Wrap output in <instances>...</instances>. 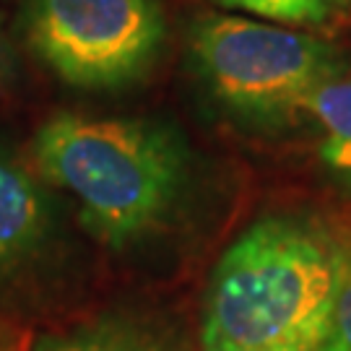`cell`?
<instances>
[{
	"label": "cell",
	"mask_w": 351,
	"mask_h": 351,
	"mask_svg": "<svg viewBox=\"0 0 351 351\" xmlns=\"http://www.w3.org/2000/svg\"><path fill=\"white\" fill-rule=\"evenodd\" d=\"M349 255L320 226L268 216L219 261L203 351H320Z\"/></svg>",
	"instance_id": "1"
},
{
	"label": "cell",
	"mask_w": 351,
	"mask_h": 351,
	"mask_svg": "<svg viewBox=\"0 0 351 351\" xmlns=\"http://www.w3.org/2000/svg\"><path fill=\"white\" fill-rule=\"evenodd\" d=\"M34 162L78 203L88 232L112 247L151 232L185 182L175 136L141 120L58 114L37 130Z\"/></svg>",
	"instance_id": "2"
},
{
	"label": "cell",
	"mask_w": 351,
	"mask_h": 351,
	"mask_svg": "<svg viewBox=\"0 0 351 351\" xmlns=\"http://www.w3.org/2000/svg\"><path fill=\"white\" fill-rule=\"evenodd\" d=\"M190 55L213 97L250 120H281L343 73L339 52L323 39L242 16L198 21Z\"/></svg>",
	"instance_id": "3"
},
{
	"label": "cell",
	"mask_w": 351,
	"mask_h": 351,
	"mask_svg": "<svg viewBox=\"0 0 351 351\" xmlns=\"http://www.w3.org/2000/svg\"><path fill=\"white\" fill-rule=\"evenodd\" d=\"M24 34L58 78L99 91L146 73L167 24L156 0H26Z\"/></svg>",
	"instance_id": "4"
},
{
	"label": "cell",
	"mask_w": 351,
	"mask_h": 351,
	"mask_svg": "<svg viewBox=\"0 0 351 351\" xmlns=\"http://www.w3.org/2000/svg\"><path fill=\"white\" fill-rule=\"evenodd\" d=\"M50 232V206L29 169L0 149V274L26 263Z\"/></svg>",
	"instance_id": "5"
},
{
	"label": "cell",
	"mask_w": 351,
	"mask_h": 351,
	"mask_svg": "<svg viewBox=\"0 0 351 351\" xmlns=\"http://www.w3.org/2000/svg\"><path fill=\"white\" fill-rule=\"evenodd\" d=\"M302 110L313 114L323 130V164L330 169V175H336L346 188H351V75L341 73L317 86Z\"/></svg>",
	"instance_id": "6"
},
{
	"label": "cell",
	"mask_w": 351,
	"mask_h": 351,
	"mask_svg": "<svg viewBox=\"0 0 351 351\" xmlns=\"http://www.w3.org/2000/svg\"><path fill=\"white\" fill-rule=\"evenodd\" d=\"M34 351H175V343L136 320H97L68 333L47 336Z\"/></svg>",
	"instance_id": "7"
},
{
	"label": "cell",
	"mask_w": 351,
	"mask_h": 351,
	"mask_svg": "<svg viewBox=\"0 0 351 351\" xmlns=\"http://www.w3.org/2000/svg\"><path fill=\"white\" fill-rule=\"evenodd\" d=\"M226 8L252 13L278 24H326L336 19L349 0H219Z\"/></svg>",
	"instance_id": "8"
},
{
	"label": "cell",
	"mask_w": 351,
	"mask_h": 351,
	"mask_svg": "<svg viewBox=\"0 0 351 351\" xmlns=\"http://www.w3.org/2000/svg\"><path fill=\"white\" fill-rule=\"evenodd\" d=\"M320 351H351V258L341 278L333 315H330V328Z\"/></svg>",
	"instance_id": "9"
},
{
	"label": "cell",
	"mask_w": 351,
	"mask_h": 351,
	"mask_svg": "<svg viewBox=\"0 0 351 351\" xmlns=\"http://www.w3.org/2000/svg\"><path fill=\"white\" fill-rule=\"evenodd\" d=\"M8 68V45H5V37H3V24H0V78Z\"/></svg>",
	"instance_id": "10"
}]
</instances>
